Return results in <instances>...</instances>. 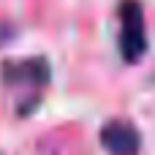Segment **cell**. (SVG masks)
<instances>
[{"instance_id":"cell-1","label":"cell","mask_w":155,"mask_h":155,"mask_svg":"<svg viewBox=\"0 0 155 155\" xmlns=\"http://www.w3.org/2000/svg\"><path fill=\"white\" fill-rule=\"evenodd\" d=\"M120 52L128 63H136L147 52V33L142 5L136 0H125L120 5Z\"/></svg>"},{"instance_id":"cell-2","label":"cell","mask_w":155,"mask_h":155,"mask_svg":"<svg viewBox=\"0 0 155 155\" xmlns=\"http://www.w3.org/2000/svg\"><path fill=\"white\" fill-rule=\"evenodd\" d=\"M101 144L109 155H136L139 153V134L131 123L112 120L101 131Z\"/></svg>"}]
</instances>
